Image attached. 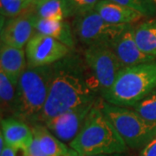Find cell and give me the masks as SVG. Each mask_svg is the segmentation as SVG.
Wrapping results in <instances>:
<instances>
[{
    "label": "cell",
    "instance_id": "1",
    "mask_svg": "<svg viewBox=\"0 0 156 156\" xmlns=\"http://www.w3.org/2000/svg\"><path fill=\"white\" fill-rule=\"evenodd\" d=\"M94 81L97 82L83 56L73 51L52 64L48 98L35 124H44L64 112L95 102L101 90Z\"/></svg>",
    "mask_w": 156,
    "mask_h": 156
},
{
    "label": "cell",
    "instance_id": "2",
    "mask_svg": "<svg viewBox=\"0 0 156 156\" xmlns=\"http://www.w3.org/2000/svg\"><path fill=\"white\" fill-rule=\"evenodd\" d=\"M79 156L123 154L128 147L95 101L82 129L69 143Z\"/></svg>",
    "mask_w": 156,
    "mask_h": 156
},
{
    "label": "cell",
    "instance_id": "3",
    "mask_svg": "<svg viewBox=\"0 0 156 156\" xmlns=\"http://www.w3.org/2000/svg\"><path fill=\"white\" fill-rule=\"evenodd\" d=\"M52 65L28 67L16 86V101L13 116L33 125L44 109L49 95Z\"/></svg>",
    "mask_w": 156,
    "mask_h": 156
},
{
    "label": "cell",
    "instance_id": "4",
    "mask_svg": "<svg viewBox=\"0 0 156 156\" xmlns=\"http://www.w3.org/2000/svg\"><path fill=\"white\" fill-rule=\"evenodd\" d=\"M156 88V60L124 68L101 98L115 106L133 107Z\"/></svg>",
    "mask_w": 156,
    "mask_h": 156
},
{
    "label": "cell",
    "instance_id": "5",
    "mask_svg": "<svg viewBox=\"0 0 156 156\" xmlns=\"http://www.w3.org/2000/svg\"><path fill=\"white\" fill-rule=\"evenodd\" d=\"M96 104L129 148L143 147L155 135L156 122L147 121L134 109L110 104L101 97L96 100Z\"/></svg>",
    "mask_w": 156,
    "mask_h": 156
},
{
    "label": "cell",
    "instance_id": "6",
    "mask_svg": "<svg viewBox=\"0 0 156 156\" xmlns=\"http://www.w3.org/2000/svg\"><path fill=\"white\" fill-rule=\"evenodd\" d=\"M131 24H113L106 22L95 11L74 17L72 29L76 39L88 46H111L117 37Z\"/></svg>",
    "mask_w": 156,
    "mask_h": 156
},
{
    "label": "cell",
    "instance_id": "7",
    "mask_svg": "<svg viewBox=\"0 0 156 156\" xmlns=\"http://www.w3.org/2000/svg\"><path fill=\"white\" fill-rule=\"evenodd\" d=\"M83 56L99 84L101 95H102L111 88L117 76L124 68L109 46H88Z\"/></svg>",
    "mask_w": 156,
    "mask_h": 156
},
{
    "label": "cell",
    "instance_id": "8",
    "mask_svg": "<svg viewBox=\"0 0 156 156\" xmlns=\"http://www.w3.org/2000/svg\"><path fill=\"white\" fill-rule=\"evenodd\" d=\"M72 49L49 36L36 33L25 46L28 67L52 65L64 58Z\"/></svg>",
    "mask_w": 156,
    "mask_h": 156
},
{
    "label": "cell",
    "instance_id": "9",
    "mask_svg": "<svg viewBox=\"0 0 156 156\" xmlns=\"http://www.w3.org/2000/svg\"><path fill=\"white\" fill-rule=\"evenodd\" d=\"M95 101L64 112L48 120L44 125L56 138L69 144L79 134Z\"/></svg>",
    "mask_w": 156,
    "mask_h": 156
},
{
    "label": "cell",
    "instance_id": "10",
    "mask_svg": "<svg viewBox=\"0 0 156 156\" xmlns=\"http://www.w3.org/2000/svg\"><path fill=\"white\" fill-rule=\"evenodd\" d=\"M37 17L34 6L17 17L7 18L1 25V44L23 49L36 34Z\"/></svg>",
    "mask_w": 156,
    "mask_h": 156
},
{
    "label": "cell",
    "instance_id": "11",
    "mask_svg": "<svg viewBox=\"0 0 156 156\" xmlns=\"http://www.w3.org/2000/svg\"><path fill=\"white\" fill-rule=\"evenodd\" d=\"M110 48L116 55L123 68L131 67L156 60L140 50L134 39V27L132 24L117 37Z\"/></svg>",
    "mask_w": 156,
    "mask_h": 156
},
{
    "label": "cell",
    "instance_id": "12",
    "mask_svg": "<svg viewBox=\"0 0 156 156\" xmlns=\"http://www.w3.org/2000/svg\"><path fill=\"white\" fill-rule=\"evenodd\" d=\"M1 134L6 145L16 151H24L34 140L31 127L12 116L1 119Z\"/></svg>",
    "mask_w": 156,
    "mask_h": 156
},
{
    "label": "cell",
    "instance_id": "13",
    "mask_svg": "<svg viewBox=\"0 0 156 156\" xmlns=\"http://www.w3.org/2000/svg\"><path fill=\"white\" fill-rule=\"evenodd\" d=\"M1 71L17 86L18 79L27 68V58L25 50L22 48L1 44L0 49Z\"/></svg>",
    "mask_w": 156,
    "mask_h": 156
},
{
    "label": "cell",
    "instance_id": "14",
    "mask_svg": "<svg viewBox=\"0 0 156 156\" xmlns=\"http://www.w3.org/2000/svg\"><path fill=\"white\" fill-rule=\"evenodd\" d=\"M95 11L106 22L113 24H132L145 17L142 14L111 0H101Z\"/></svg>",
    "mask_w": 156,
    "mask_h": 156
},
{
    "label": "cell",
    "instance_id": "15",
    "mask_svg": "<svg viewBox=\"0 0 156 156\" xmlns=\"http://www.w3.org/2000/svg\"><path fill=\"white\" fill-rule=\"evenodd\" d=\"M36 33L51 37L67 45L70 49L75 47L76 40L72 25L66 20L53 21L37 17L36 22Z\"/></svg>",
    "mask_w": 156,
    "mask_h": 156
},
{
    "label": "cell",
    "instance_id": "16",
    "mask_svg": "<svg viewBox=\"0 0 156 156\" xmlns=\"http://www.w3.org/2000/svg\"><path fill=\"white\" fill-rule=\"evenodd\" d=\"M31 129L34 138L46 156H64L68 153L69 147L56 138L44 124L31 125Z\"/></svg>",
    "mask_w": 156,
    "mask_h": 156
},
{
    "label": "cell",
    "instance_id": "17",
    "mask_svg": "<svg viewBox=\"0 0 156 156\" xmlns=\"http://www.w3.org/2000/svg\"><path fill=\"white\" fill-rule=\"evenodd\" d=\"M134 36L140 50L156 59V19L147 20L134 27Z\"/></svg>",
    "mask_w": 156,
    "mask_h": 156
},
{
    "label": "cell",
    "instance_id": "18",
    "mask_svg": "<svg viewBox=\"0 0 156 156\" xmlns=\"http://www.w3.org/2000/svg\"><path fill=\"white\" fill-rule=\"evenodd\" d=\"M35 12L40 18L63 21L69 17L64 0H47L35 6Z\"/></svg>",
    "mask_w": 156,
    "mask_h": 156
},
{
    "label": "cell",
    "instance_id": "19",
    "mask_svg": "<svg viewBox=\"0 0 156 156\" xmlns=\"http://www.w3.org/2000/svg\"><path fill=\"white\" fill-rule=\"evenodd\" d=\"M16 93V85L13 84L5 73L0 70V101L2 115H11V116H13Z\"/></svg>",
    "mask_w": 156,
    "mask_h": 156
},
{
    "label": "cell",
    "instance_id": "20",
    "mask_svg": "<svg viewBox=\"0 0 156 156\" xmlns=\"http://www.w3.org/2000/svg\"><path fill=\"white\" fill-rule=\"evenodd\" d=\"M32 7L31 0H0L1 17L4 18L17 17Z\"/></svg>",
    "mask_w": 156,
    "mask_h": 156
},
{
    "label": "cell",
    "instance_id": "21",
    "mask_svg": "<svg viewBox=\"0 0 156 156\" xmlns=\"http://www.w3.org/2000/svg\"><path fill=\"white\" fill-rule=\"evenodd\" d=\"M133 109L147 121L156 122V88L135 104Z\"/></svg>",
    "mask_w": 156,
    "mask_h": 156
},
{
    "label": "cell",
    "instance_id": "22",
    "mask_svg": "<svg viewBox=\"0 0 156 156\" xmlns=\"http://www.w3.org/2000/svg\"><path fill=\"white\" fill-rule=\"evenodd\" d=\"M142 14L145 17H156V6L153 0H111Z\"/></svg>",
    "mask_w": 156,
    "mask_h": 156
},
{
    "label": "cell",
    "instance_id": "23",
    "mask_svg": "<svg viewBox=\"0 0 156 156\" xmlns=\"http://www.w3.org/2000/svg\"><path fill=\"white\" fill-rule=\"evenodd\" d=\"M67 6L69 16L76 17L95 10L101 0H64Z\"/></svg>",
    "mask_w": 156,
    "mask_h": 156
},
{
    "label": "cell",
    "instance_id": "24",
    "mask_svg": "<svg viewBox=\"0 0 156 156\" xmlns=\"http://www.w3.org/2000/svg\"><path fill=\"white\" fill-rule=\"evenodd\" d=\"M23 156H46L41 150L37 140L34 138L33 141L24 151H23Z\"/></svg>",
    "mask_w": 156,
    "mask_h": 156
},
{
    "label": "cell",
    "instance_id": "25",
    "mask_svg": "<svg viewBox=\"0 0 156 156\" xmlns=\"http://www.w3.org/2000/svg\"><path fill=\"white\" fill-rule=\"evenodd\" d=\"M140 156H156V134L142 147Z\"/></svg>",
    "mask_w": 156,
    "mask_h": 156
},
{
    "label": "cell",
    "instance_id": "26",
    "mask_svg": "<svg viewBox=\"0 0 156 156\" xmlns=\"http://www.w3.org/2000/svg\"><path fill=\"white\" fill-rule=\"evenodd\" d=\"M17 152L10 146L5 145L3 149L0 150V156H17Z\"/></svg>",
    "mask_w": 156,
    "mask_h": 156
},
{
    "label": "cell",
    "instance_id": "27",
    "mask_svg": "<svg viewBox=\"0 0 156 156\" xmlns=\"http://www.w3.org/2000/svg\"><path fill=\"white\" fill-rule=\"evenodd\" d=\"M64 156H79V154H78V153L76 152V151L74 150V149L71 148V147H69V151H68V153Z\"/></svg>",
    "mask_w": 156,
    "mask_h": 156
},
{
    "label": "cell",
    "instance_id": "28",
    "mask_svg": "<svg viewBox=\"0 0 156 156\" xmlns=\"http://www.w3.org/2000/svg\"><path fill=\"white\" fill-rule=\"evenodd\" d=\"M89 156H122V154H95V155Z\"/></svg>",
    "mask_w": 156,
    "mask_h": 156
},
{
    "label": "cell",
    "instance_id": "29",
    "mask_svg": "<svg viewBox=\"0 0 156 156\" xmlns=\"http://www.w3.org/2000/svg\"><path fill=\"white\" fill-rule=\"evenodd\" d=\"M44 1H47V0H31L32 5H33L34 6H36L37 5H38V4H41V3H43V2H44Z\"/></svg>",
    "mask_w": 156,
    "mask_h": 156
},
{
    "label": "cell",
    "instance_id": "30",
    "mask_svg": "<svg viewBox=\"0 0 156 156\" xmlns=\"http://www.w3.org/2000/svg\"><path fill=\"white\" fill-rule=\"evenodd\" d=\"M153 1L154 2V5H155V6H156V0H153Z\"/></svg>",
    "mask_w": 156,
    "mask_h": 156
}]
</instances>
